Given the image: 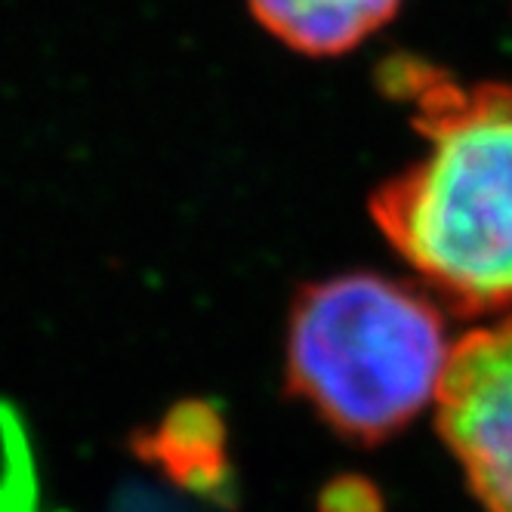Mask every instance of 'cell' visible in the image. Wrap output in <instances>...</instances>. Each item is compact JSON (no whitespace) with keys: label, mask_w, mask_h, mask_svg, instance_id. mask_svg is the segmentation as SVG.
Masks as SVG:
<instances>
[{"label":"cell","mask_w":512,"mask_h":512,"mask_svg":"<svg viewBox=\"0 0 512 512\" xmlns=\"http://www.w3.org/2000/svg\"><path fill=\"white\" fill-rule=\"evenodd\" d=\"M155 457L189 485H213L223 469V451H219V420L204 408L176 411L167 417L161 432L152 438Z\"/></svg>","instance_id":"obj_5"},{"label":"cell","mask_w":512,"mask_h":512,"mask_svg":"<svg viewBox=\"0 0 512 512\" xmlns=\"http://www.w3.org/2000/svg\"><path fill=\"white\" fill-rule=\"evenodd\" d=\"M438 429L488 512H512V315L451 346Z\"/></svg>","instance_id":"obj_3"},{"label":"cell","mask_w":512,"mask_h":512,"mask_svg":"<svg viewBox=\"0 0 512 512\" xmlns=\"http://www.w3.org/2000/svg\"><path fill=\"white\" fill-rule=\"evenodd\" d=\"M272 38L306 56H340L383 28L401 0H247Z\"/></svg>","instance_id":"obj_4"},{"label":"cell","mask_w":512,"mask_h":512,"mask_svg":"<svg viewBox=\"0 0 512 512\" xmlns=\"http://www.w3.org/2000/svg\"><path fill=\"white\" fill-rule=\"evenodd\" d=\"M448 358L438 309L374 272L309 287L290 315V383L337 432L361 442L398 432L432 405Z\"/></svg>","instance_id":"obj_2"},{"label":"cell","mask_w":512,"mask_h":512,"mask_svg":"<svg viewBox=\"0 0 512 512\" xmlns=\"http://www.w3.org/2000/svg\"><path fill=\"white\" fill-rule=\"evenodd\" d=\"M426 155L371 210L389 244L466 312L512 306V84H457L417 59L386 65Z\"/></svg>","instance_id":"obj_1"}]
</instances>
